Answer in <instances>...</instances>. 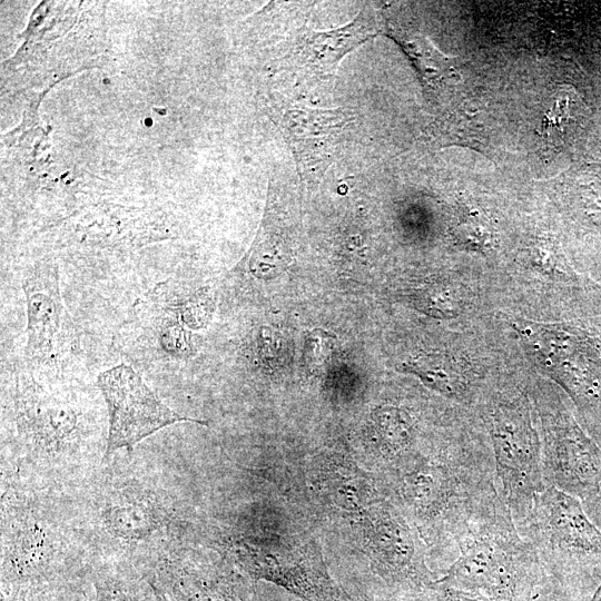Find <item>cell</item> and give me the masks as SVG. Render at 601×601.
I'll use <instances>...</instances> for the list:
<instances>
[{"label":"cell","mask_w":601,"mask_h":601,"mask_svg":"<svg viewBox=\"0 0 601 601\" xmlns=\"http://www.w3.org/2000/svg\"><path fill=\"white\" fill-rule=\"evenodd\" d=\"M484 444L461 443L433 455L412 453L392 465L403 513L454 560L471 523L500 497L492 452Z\"/></svg>","instance_id":"1"},{"label":"cell","mask_w":601,"mask_h":601,"mask_svg":"<svg viewBox=\"0 0 601 601\" xmlns=\"http://www.w3.org/2000/svg\"><path fill=\"white\" fill-rule=\"evenodd\" d=\"M437 581L495 601H534L548 583L533 545L501 497L471 523Z\"/></svg>","instance_id":"2"},{"label":"cell","mask_w":601,"mask_h":601,"mask_svg":"<svg viewBox=\"0 0 601 601\" xmlns=\"http://www.w3.org/2000/svg\"><path fill=\"white\" fill-rule=\"evenodd\" d=\"M518 530L533 545L548 583H601V530L575 496L546 485Z\"/></svg>","instance_id":"3"},{"label":"cell","mask_w":601,"mask_h":601,"mask_svg":"<svg viewBox=\"0 0 601 601\" xmlns=\"http://www.w3.org/2000/svg\"><path fill=\"white\" fill-rule=\"evenodd\" d=\"M485 423L497 493L519 528L546 486L541 439L529 400L518 393L495 396L487 405Z\"/></svg>","instance_id":"4"},{"label":"cell","mask_w":601,"mask_h":601,"mask_svg":"<svg viewBox=\"0 0 601 601\" xmlns=\"http://www.w3.org/2000/svg\"><path fill=\"white\" fill-rule=\"evenodd\" d=\"M539 366L555 380L588 418L601 421V343L581 328L515 321Z\"/></svg>","instance_id":"5"},{"label":"cell","mask_w":601,"mask_h":601,"mask_svg":"<svg viewBox=\"0 0 601 601\" xmlns=\"http://www.w3.org/2000/svg\"><path fill=\"white\" fill-rule=\"evenodd\" d=\"M362 540L375 574L411 599L437 578L426 564L420 533L401 509L386 501L359 516Z\"/></svg>","instance_id":"6"},{"label":"cell","mask_w":601,"mask_h":601,"mask_svg":"<svg viewBox=\"0 0 601 601\" xmlns=\"http://www.w3.org/2000/svg\"><path fill=\"white\" fill-rule=\"evenodd\" d=\"M97 384L109 413L108 455L119 449L130 450L152 433L177 422L206 424L201 420L183 416L165 405L127 364L101 372Z\"/></svg>","instance_id":"7"},{"label":"cell","mask_w":601,"mask_h":601,"mask_svg":"<svg viewBox=\"0 0 601 601\" xmlns=\"http://www.w3.org/2000/svg\"><path fill=\"white\" fill-rule=\"evenodd\" d=\"M541 453L546 485L581 502L601 489V446L588 435L564 408L543 414Z\"/></svg>","instance_id":"8"},{"label":"cell","mask_w":601,"mask_h":601,"mask_svg":"<svg viewBox=\"0 0 601 601\" xmlns=\"http://www.w3.org/2000/svg\"><path fill=\"white\" fill-rule=\"evenodd\" d=\"M237 564L252 578L270 582L304 601H348L351 593L329 575L317 552L284 543L242 541Z\"/></svg>","instance_id":"9"},{"label":"cell","mask_w":601,"mask_h":601,"mask_svg":"<svg viewBox=\"0 0 601 601\" xmlns=\"http://www.w3.org/2000/svg\"><path fill=\"white\" fill-rule=\"evenodd\" d=\"M269 109L298 164L306 170L326 164L343 128L353 118L351 110L312 109L275 99L272 100Z\"/></svg>","instance_id":"10"},{"label":"cell","mask_w":601,"mask_h":601,"mask_svg":"<svg viewBox=\"0 0 601 601\" xmlns=\"http://www.w3.org/2000/svg\"><path fill=\"white\" fill-rule=\"evenodd\" d=\"M378 32V22L364 9L348 24L325 31L305 29L298 33L285 60L308 75H327L349 51Z\"/></svg>","instance_id":"11"},{"label":"cell","mask_w":601,"mask_h":601,"mask_svg":"<svg viewBox=\"0 0 601 601\" xmlns=\"http://www.w3.org/2000/svg\"><path fill=\"white\" fill-rule=\"evenodd\" d=\"M22 289L27 304V355L38 357L50 354L63 319L56 267L41 265L26 272Z\"/></svg>","instance_id":"12"},{"label":"cell","mask_w":601,"mask_h":601,"mask_svg":"<svg viewBox=\"0 0 601 601\" xmlns=\"http://www.w3.org/2000/svg\"><path fill=\"white\" fill-rule=\"evenodd\" d=\"M321 484L326 497L335 506L358 516L383 501L373 481L345 460L327 463Z\"/></svg>","instance_id":"13"},{"label":"cell","mask_w":601,"mask_h":601,"mask_svg":"<svg viewBox=\"0 0 601 601\" xmlns=\"http://www.w3.org/2000/svg\"><path fill=\"white\" fill-rule=\"evenodd\" d=\"M372 452L390 464H395L414 453V421L403 408L387 405L374 414L371 430Z\"/></svg>","instance_id":"14"},{"label":"cell","mask_w":601,"mask_h":601,"mask_svg":"<svg viewBox=\"0 0 601 601\" xmlns=\"http://www.w3.org/2000/svg\"><path fill=\"white\" fill-rule=\"evenodd\" d=\"M408 372L416 374L423 383L441 393L456 400H465L472 390L470 376L461 365L444 356L427 357L407 366Z\"/></svg>","instance_id":"15"},{"label":"cell","mask_w":601,"mask_h":601,"mask_svg":"<svg viewBox=\"0 0 601 601\" xmlns=\"http://www.w3.org/2000/svg\"><path fill=\"white\" fill-rule=\"evenodd\" d=\"M460 244L471 249H482L491 243V231L487 221L477 211L461 213L456 225Z\"/></svg>","instance_id":"16"},{"label":"cell","mask_w":601,"mask_h":601,"mask_svg":"<svg viewBox=\"0 0 601 601\" xmlns=\"http://www.w3.org/2000/svg\"><path fill=\"white\" fill-rule=\"evenodd\" d=\"M437 579L411 601H495L479 593L445 585Z\"/></svg>","instance_id":"17"},{"label":"cell","mask_w":601,"mask_h":601,"mask_svg":"<svg viewBox=\"0 0 601 601\" xmlns=\"http://www.w3.org/2000/svg\"><path fill=\"white\" fill-rule=\"evenodd\" d=\"M582 504L588 516L601 530V489L595 495L582 502Z\"/></svg>","instance_id":"18"},{"label":"cell","mask_w":601,"mask_h":601,"mask_svg":"<svg viewBox=\"0 0 601 601\" xmlns=\"http://www.w3.org/2000/svg\"><path fill=\"white\" fill-rule=\"evenodd\" d=\"M348 601H375V600L368 597L367 594H358V595L351 594Z\"/></svg>","instance_id":"19"},{"label":"cell","mask_w":601,"mask_h":601,"mask_svg":"<svg viewBox=\"0 0 601 601\" xmlns=\"http://www.w3.org/2000/svg\"><path fill=\"white\" fill-rule=\"evenodd\" d=\"M589 601H601V583L597 587Z\"/></svg>","instance_id":"20"}]
</instances>
